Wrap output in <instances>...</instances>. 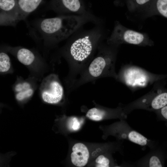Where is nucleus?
I'll return each instance as SVG.
<instances>
[{"label": "nucleus", "mask_w": 167, "mask_h": 167, "mask_svg": "<svg viewBox=\"0 0 167 167\" xmlns=\"http://www.w3.org/2000/svg\"><path fill=\"white\" fill-rule=\"evenodd\" d=\"M165 79L155 83L152 90L148 93L128 104L123 109L126 115L136 109L155 111L167 105V88Z\"/></svg>", "instance_id": "obj_3"}, {"label": "nucleus", "mask_w": 167, "mask_h": 167, "mask_svg": "<svg viewBox=\"0 0 167 167\" xmlns=\"http://www.w3.org/2000/svg\"><path fill=\"white\" fill-rule=\"evenodd\" d=\"M153 0H125L129 12L147 16Z\"/></svg>", "instance_id": "obj_11"}, {"label": "nucleus", "mask_w": 167, "mask_h": 167, "mask_svg": "<svg viewBox=\"0 0 167 167\" xmlns=\"http://www.w3.org/2000/svg\"><path fill=\"white\" fill-rule=\"evenodd\" d=\"M33 92L31 88L18 92L16 95V99L18 101H22L26 98L31 96Z\"/></svg>", "instance_id": "obj_18"}, {"label": "nucleus", "mask_w": 167, "mask_h": 167, "mask_svg": "<svg viewBox=\"0 0 167 167\" xmlns=\"http://www.w3.org/2000/svg\"><path fill=\"white\" fill-rule=\"evenodd\" d=\"M72 152L71 155V161L75 165L82 167L87 164L89 157L88 148L84 144H75L72 148Z\"/></svg>", "instance_id": "obj_10"}, {"label": "nucleus", "mask_w": 167, "mask_h": 167, "mask_svg": "<svg viewBox=\"0 0 167 167\" xmlns=\"http://www.w3.org/2000/svg\"><path fill=\"white\" fill-rule=\"evenodd\" d=\"M42 0H18L21 6L25 9L30 11H35Z\"/></svg>", "instance_id": "obj_15"}, {"label": "nucleus", "mask_w": 167, "mask_h": 167, "mask_svg": "<svg viewBox=\"0 0 167 167\" xmlns=\"http://www.w3.org/2000/svg\"><path fill=\"white\" fill-rule=\"evenodd\" d=\"M150 150L146 155L133 162L131 165L136 167H164L167 157L165 149L158 144Z\"/></svg>", "instance_id": "obj_8"}, {"label": "nucleus", "mask_w": 167, "mask_h": 167, "mask_svg": "<svg viewBox=\"0 0 167 167\" xmlns=\"http://www.w3.org/2000/svg\"><path fill=\"white\" fill-rule=\"evenodd\" d=\"M10 59L8 54L4 52L0 53V71L4 72L8 71L11 67Z\"/></svg>", "instance_id": "obj_16"}, {"label": "nucleus", "mask_w": 167, "mask_h": 167, "mask_svg": "<svg viewBox=\"0 0 167 167\" xmlns=\"http://www.w3.org/2000/svg\"><path fill=\"white\" fill-rule=\"evenodd\" d=\"M165 124H166V126L167 127V122H166V123Z\"/></svg>", "instance_id": "obj_22"}, {"label": "nucleus", "mask_w": 167, "mask_h": 167, "mask_svg": "<svg viewBox=\"0 0 167 167\" xmlns=\"http://www.w3.org/2000/svg\"><path fill=\"white\" fill-rule=\"evenodd\" d=\"M107 37L103 22L95 24L94 27L88 29L83 26L67 39L63 54L75 62H85L92 58L96 50Z\"/></svg>", "instance_id": "obj_2"}, {"label": "nucleus", "mask_w": 167, "mask_h": 167, "mask_svg": "<svg viewBox=\"0 0 167 167\" xmlns=\"http://www.w3.org/2000/svg\"><path fill=\"white\" fill-rule=\"evenodd\" d=\"M107 114L106 111L94 108L88 111L86 116L92 120L99 121L105 118Z\"/></svg>", "instance_id": "obj_14"}, {"label": "nucleus", "mask_w": 167, "mask_h": 167, "mask_svg": "<svg viewBox=\"0 0 167 167\" xmlns=\"http://www.w3.org/2000/svg\"><path fill=\"white\" fill-rule=\"evenodd\" d=\"M155 15L167 18V0H153L147 16Z\"/></svg>", "instance_id": "obj_13"}, {"label": "nucleus", "mask_w": 167, "mask_h": 167, "mask_svg": "<svg viewBox=\"0 0 167 167\" xmlns=\"http://www.w3.org/2000/svg\"><path fill=\"white\" fill-rule=\"evenodd\" d=\"M96 167H109L110 166V161L109 159L103 155L99 156L95 161Z\"/></svg>", "instance_id": "obj_17"}, {"label": "nucleus", "mask_w": 167, "mask_h": 167, "mask_svg": "<svg viewBox=\"0 0 167 167\" xmlns=\"http://www.w3.org/2000/svg\"><path fill=\"white\" fill-rule=\"evenodd\" d=\"M30 88L31 86L29 83L24 82L17 84L15 87V89L16 91L18 92Z\"/></svg>", "instance_id": "obj_21"}, {"label": "nucleus", "mask_w": 167, "mask_h": 167, "mask_svg": "<svg viewBox=\"0 0 167 167\" xmlns=\"http://www.w3.org/2000/svg\"><path fill=\"white\" fill-rule=\"evenodd\" d=\"M92 12L81 15H60L34 21L31 28L36 39H41L45 45H54L67 39L73 33L88 23L103 22Z\"/></svg>", "instance_id": "obj_1"}, {"label": "nucleus", "mask_w": 167, "mask_h": 167, "mask_svg": "<svg viewBox=\"0 0 167 167\" xmlns=\"http://www.w3.org/2000/svg\"><path fill=\"white\" fill-rule=\"evenodd\" d=\"M17 0H0V25L15 26L19 22Z\"/></svg>", "instance_id": "obj_7"}, {"label": "nucleus", "mask_w": 167, "mask_h": 167, "mask_svg": "<svg viewBox=\"0 0 167 167\" xmlns=\"http://www.w3.org/2000/svg\"><path fill=\"white\" fill-rule=\"evenodd\" d=\"M47 9L58 15H81L91 12L84 0H51Z\"/></svg>", "instance_id": "obj_6"}, {"label": "nucleus", "mask_w": 167, "mask_h": 167, "mask_svg": "<svg viewBox=\"0 0 167 167\" xmlns=\"http://www.w3.org/2000/svg\"><path fill=\"white\" fill-rule=\"evenodd\" d=\"M48 89L42 93V97L45 102L55 104L62 99L63 93V88L61 84L56 81H53L49 84Z\"/></svg>", "instance_id": "obj_9"}, {"label": "nucleus", "mask_w": 167, "mask_h": 167, "mask_svg": "<svg viewBox=\"0 0 167 167\" xmlns=\"http://www.w3.org/2000/svg\"><path fill=\"white\" fill-rule=\"evenodd\" d=\"M154 112L158 120L167 122V105Z\"/></svg>", "instance_id": "obj_19"}, {"label": "nucleus", "mask_w": 167, "mask_h": 167, "mask_svg": "<svg viewBox=\"0 0 167 167\" xmlns=\"http://www.w3.org/2000/svg\"><path fill=\"white\" fill-rule=\"evenodd\" d=\"M8 49L14 53L18 60L24 65H30L36 59V56L33 52L28 49L23 47Z\"/></svg>", "instance_id": "obj_12"}, {"label": "nucleus", "mask_w": 167, "mask_h": 167, "mask_svg": "<svg viewBox=\"0 0 167 167\" xmlns=\"http://www.w3.org/2000/svg\"><path fill=\"white\" fill-rule=\"evenodd\" d=\"M106 40L109 44L118 46L124 44L144 46L154 45L147 34L127 28L118 21L115 22L113 30Z\"/></svg>", "instance_id": "obj_5"}, {"label": "nucleus", "mask_w": 167, "mask_h": 167, "mask_svg": "<svg viewBox=\"0 0 167 167\" xmlns=\"http://www.w3.org/2000/svg\"><path fill=\"white\" fill-rule=\"evenodd\" d=\"M166 78L167 74H153L139 67L129 65L123 67L119 75L120 80L133 91Z\"/></svg>", "instance_id": "obj_4"}, {"label": "nucleus", "mask_w": 167, "mask_h": 167, "mask_svg": "<svg viewBox=\"0 0 167 167\" xmlns=\"http://www.w3.org/2000/svg\"><path fill=\"white\" fill-rule=\"evenodd\" d=\"M69 127L71 129L77 131L80 128V124L76 118L74 117L70 121Z\"/></svg>", "instance_id": "obj_20"}]
</instances>
